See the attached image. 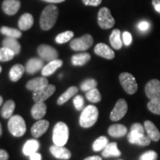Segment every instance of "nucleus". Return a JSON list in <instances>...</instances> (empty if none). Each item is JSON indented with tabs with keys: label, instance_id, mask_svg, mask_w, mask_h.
I'll list each match as a JSON object with an SVG mask.
<instances>
[{
	"label": "nucleus",
	"instance_id": "4be33fe9",
	"mask_svg": "<svg viewBox=\"0 0 160 160\" xmlns=\"http://www.w3.org/2000/svg\"><path fill=\"white\" fill-rule=\"evenodd\" d=\"M128 133V129L122 124H114L109 127L108 134L113 137H122Z\"/></svg>",
	"mask_w": 160,
	"mask_h": 160
},
{
	"label": "nucleus",
	"instance_id": "ea45409f",
	"mask_svg": "<svg viewBox=\"0 0 160 160\" xmlns=\"http://www.w3.org/2000/svg\"><path fill=\"white\" fill-rule=\"evenodd\" d=\"M158 157L157 153L154 151H146L139 157V160H157Z\"/></svg>",
	"mask_w": 160,
	"mask_h": 160
},
{
	"label": "nucleus",
	"instance_id": "c85d7f7f",
	"mask_svg": "<svg viewBox=\"0 0 160 160\" xmlns=\"http://www.w3.org/2000/svg\"><path fill=\"white\" fill-rule=\"evenodd\" d=\"M91 58L88 53H77L71 57V63L74 66H83L88 62Z\"/></svg>",
	"mask_w": 160,
	"mask_h": 160
},
{
	"label": "nucleus",
	"instance_id": "c03bdc74",
	"mask_svg": "<svg viewBox=\"0 0 160 160\" xmlns=\"http://www.w3.org/2000/svg\"><path fill=\"white\" fill-rule=\"evenodd\" d=\"M9 159V155L5 150L0 149V160H8Z\"/></svg>",
	"mask_w": 160,
	"mask_h": 160
},
{
	"label": "nucleus",
	"instance_id": "393cba45",
	"mask_svg": "<svg viewBox=\"0 0 160 160\" xmlns=\"http://www.w3.org/2000/svg\"><path fill=\"white\" fill-rule=\"evenodd\" d=\"M2 45L3 47L7 48L11 50V51H13L15 55L19 54L20 51H21V45H20L19 42L17 41V39H14V38H5L2 41Z\"/></svg>",
	"mask_w": 160,
	"mask_h": 160
},
{
	"label": "nucleus",
	"instance_id": "603ef678",
	"mask_svg": "<svg viewBox=\"0 0 160 160\" xmlns=\"http://www.w3.org/2000/svg\"><path fill=\"white\" fill-rule=\"evenodd\" d=\"M2 71V67H1V66H0V73H1Z\"/></svg>",
	"mask_w": 160,
	"mask_h": 160
},
{
	"label": "nucleus",
	"instance_id": "b1692460",
	"mask_svg": "<svg viewBox=\"0 0 160 160\" xmlns=\"http://www.w3.org/2000/svg\"><path fill=\"white\" fill-rule=\"evenodd\" d=\"M33 22H34L33 17L31 13H24L19 18L18 25H19V29L21 31H28L33 26Z\"/></svg>",
	"mask_w": 160,
	"mask_h": 160
},
{
	"label": "nucleus",
	"instance_id": "c756f323",
	"mask_svg": "<svg viewBox=\"0 0 160 160\" xmlns=\"http://www.w3.org/2000/svg\"><path fill=\"white\" fill-rule=\"evenodd\" d=\"M78 91H79V89L76 86H71V87H70L69 88L67 89V91L65 93H63L59 97V99H57V104L59 105H62L63 104L67 102L71 97H74L78 93Z\"/></svg>",
	"mask_w": 160,
	"mask_h": 160
},
{
	"label": "nucleus",
	"instance_id": "dca6fc26",
	"mask_svg": "<svg viewBox=\"0 0 160 160\" xmlns=\"http://www.w3.org/2000/svg\"><path fill=\"white\" fill-rule=\"evenodd\" d=\"M95 53L106 59H113L115 57V53L106 44L99 43L94 48Z\"/></svg>",
	"mask_w": 160,
	"mask_h": 160
},
{
	"label": "nucleus",
	"instance_id": "4c0bfd02",
	"mask_svg": "<svg viewBox=\"0 0 160 160\" xmlns=\"http://www.w3.org/2000/svg\"><path fill=\"white\" fill-rule=\"evenodd\" d=\"M97 86V82L94 79H88L82 82L80 85V88L82 91H88L90 90L96 88Z\"/></svg>",
	"mask_w": 160,
	"mask_h": 160
},
{
	"label": "nucleus",
	"instance_id": "a18cd8bd",
	"mask_svg": "<svg viewBox=\"0 0 160 160\" xmlns=\"http://www.w3.org/2000/svg\"><path fill=\"white\" fill-rule=\"evenodd\" d=\"M152 4H153V6L156 11L160 13V0H153Z\"/></svg>",
	"mask_w": 160,
	"mask_h": 160
},
{
	"label": "nucleus",
	"instance_id": "412c9836",
	"mask_svg": "<svg viewBox=\"0 0 160 160\" xmlns=\"http://www.w3.org/2000/svg\"><path fill=\"white\" fill-rule=\"evenodd\" d=\"M47 111V105L45 102H36L31 108V116L33 119H40L45 117Z\"/></svg>",
	"mask_w": 160,
	"mask_h": 160
},
{
	"label": "nucleus",
	"instance_id": "9b49d317",
	"mask_svg": "<svg viewBox=\"0 0 160 160\" xmlns=\"http://www.w3.org/2000/svg\"><path fill=\"white\" fill-rule=\"evenodd\" d=\"M56 91V87L53 85L48 84L47 86L37 90L33 92V99L35 102H44L49 97L54 93Z\"/></svg>",
	"mask_w": 160,
	"mask_h": 160
},
{
	"label": "nucleus",
	"instance_id": "473e14b6",
	"mask_svg": "<svg viewBox=\"0 0 160 160\" xmlns=\"http://www.w3.org/2000/svg\"><path fill=\"white\" fill-rule=\"evenodd\" d=\"M73 36H74V33H73V31H65L63 32V33H59V34H58L57 36V37H56L55 41L57 43L61 45V44L66 43L68 42L71 41L72 38L73 37Z\"/></svg>",
	"mask_w": 160,
	"mask_h": 160
},
{
	"label": "nucleus",
	"instance_id": "6e6552de",
	"mask_svg": "<svg viewBox=\"0 0 160 160\" xmlns=\"http://www.w3.org/2000/svg\"><path fill=\"white\" fill-rule=\"evenodd\" d=\"M93 39L91 34H85L82 37L73 39L70 42L71 49L75 51H85L91 47Z\"/></svg>",
	"mask_w": 160,
	"mask_h": 160
},
{
	"label": "nucleus",
	"instance_id": "09e8293b",
	"mask_svg": "<svg viewBox=\"0 0 160 160\" xmlns=\"http://www.w3.org/2000/svg\"><path fill=\"white\" fill-rule=\"evenodd\" d=\"M42 1L47 2L49 3H60L62 2H65V0H42Z\"/></svg>",
	"mask_w": 160,
	"mask_h": 160
},
{
	"label": "nucleus",
	"instance_id": "9d476101",
	"mask_svg": "<svg viewBox=\"0 0 160 160\" xmlns=\"http://www.w3.org/2000/svg\"><path fill=\"white\" fill-rule=\"evenodd\" d=\"M128 108V107L125 99H120L118 100L110 115L111 119L113 122H117L122 119L127 113Z\"/></svg>",
	"mask_w": 160,
	"mask_h": 160
},
{
	"label": "nucleus",
	"instance_id": "cd10ccee",
	"mask_svg": "<svg viewBox=\"0 0 160 160\" xmlns=\"http://www.w3.org/2000/svg\"><path fill=\"white\" fill-rule=\"evenodd\" d=\"M122 40L121 38V31L119 29H114L110 36V43L113 48L119 50L122 47Z\"/></svg>",
	"mask_w": 160,
	"mask_h": 160
},
{
	"label": "nucleus",
	"instance_id": "2eb2a0df",
	"mask_svg": "<svg viewBox=\"0 0 160 160\" xmlns=\"http://www.w3.org/2000/svg\"><path fill=\"white\" fill-rule=\"evenodd\" d=\"M44 60L39 58H31L27 62L25 66V71L29 74L36 73L44 68Z\"/></svg>",
	"mask_w": 160,
	"mask_h": 160
},
{
	"label": "nucleus",
	"instance_id": "bb28decb",
	"mask_svg": "<svg viewBox=\"0 0 160 160\" xmlns=\"http://www.w3.org/2000/svg\"><path fill=\"white\" fill-rule=\"evenodd\" d=\"M102 155L105 158H108L111 157H119V156H121V151L118 149L117 142H111L108 144L107 146L103 149Z\"/></svg>",
	"mask_w": 160,
	"mask_h": 160
},
{
	"label": "nucleus",
	"instance_id": "5701e85b",
	"mask_svg": "<svg viewBox=\"0 0 160 160\" xmlns=\"http://www.w3.org/2000/svg\"><path fill=\"white\" fill-rule=\"evenodd\" d=\"M40 144L37 139H29L25 143L22 148V152L25 156H31L37 153L39 148Z\"/></svg>",
	"mask_w": 160,
	"mask_h": 160
},
{
	"label": "nucleus",
	"instance_id": "a211bd4d",
	"mask_svg": "<svg viewBox=\"0 0 160 160\" xmlns=\"http://www.w3.org/2000/svg\"><path fill=\"white\" fill-rule=\"evenodd\" d=\"M48 85V80L45 77H37L31 79L26 84V88L29 91H36Z\"/></svg>",
	"mask_w": 160,
	"mask_h": 160
},
{
	"label": "nucleus",
	"instance_id": "c9c22d12",
	"mask_svg": "<svg viewBox=\"0 0 160 160\" xmlns=\"http://www.w3.org/2000/svg\"><path fill=\"white\" fill-rule=\"evenodd\" d=\"M15 57L14 53L7 48L2 47L0 48V62L11 61Z\"/></svg>",
	"mask_w": 160,
	"mask_h": 160
},
{
	"label": "nucleus",
	"instance_id": "a19ab883",
	"mask_svg": "<svg viewBox=\"0 0 160 160\" xmlns=\"http://www.w3.org/2000/svg\"><path fill=\"white\" fill-rule=\"evenodd\" d=\"M122 40L123 42L126 46H128L132 42V36L129 32L125 31L122 33Z\"/></svg>",
	"mask_w": 160,
	"mask_h": 160
},
{
	"label": "nucleus",
	"instance_id": "2f4dec72",
	"mask_svg": "<svg viewBox=\"0 0 160 160\" xmlns=\"http://www.w3.org/2000/svg\"><path fill=\"white\" fill-rule=\"evenodd\" d=\"M0 32L2 34L6 36L7 37L10 38H14V39H18L22 37V32L19 30L13 28L6 27V26H3L0 28Z\"/></svg>",
	"mask_w": 160,
	"mask_h": 160
},
{
	"label": "nucleus",
	"instance_id": "a878e982",
	"mask_svg": "<svg viewBox=\"0 0 160 160\" xmlns=\"http://www.w3.org/2000/svg\"><path fill=\"white\" fill-rule=\"evenodd\" d=\"M25 71V68L20 64H17V65H13L9 72L10 79L13 82L19 81L23 76Z\"/></svg>",
	"mask_w": 160,
	"mask_h": 160
},
{
	"label": "nucleus",
	"instance_id": "58836bf2",
	"mask_svg": "<svg viewBox=\"0 0 160 160\" xmlns=\"http://www.w3.org/2000/svg\"><path fill=\"white\" fill-rule=\"evenodd\" d=\"M73 105H74L75 108L77 111H80L84 109L83 108H84V104H85V102H84L83 97H82L81 95L75 96L73 99Z\"/></svg>",
	"mask_w": 160,
	"mask_h": 160
},
{
	"label": "nucleus",
	"instance_id": "79ce46f5",
	"mask_svg": "<svg viewBox=\"0 0 160 160\" xmlns=\"http://www.w3.org/2000/svg\"><path fill=\"white\" fill-rule=\"evenodd\" d=\"M102 0H82V2L86 6H94V7H97V6L99 5L102 3Z\"/></svg>",
	"mask_w": 160,
	"mask_h": 160
},
{
	"label": "nucleus",
	"instance_id": "f8f14e48",
	"mask_svg": "<svg viewBox=\"0 0 160 160\" xmlns=\"http://www.w3.org/2000/svg\"><path fill=\"white\" fill-rule=\"evenodd\" d=\"M145 94L150 99L160 98V81L151 79L146 84L145 88Z\"/></svg>",
	"mask_w": 160,
	"mask_h": 160
},
{
	"label": "nucleus",
	"instance_id": "aec40b11",
	"mask_svg": "<svg viewBox=\"0 0 160 160\" xmlns=\"http://www.w3.org/2000/svg\"><path fill=\"white\" fill-rule=\"evenodd\" d=\"M144 128L148 135V137L151 138V139L153 142H158L160 139V132L154 124L151 121H145L144 123Z\"/></svg>",
	"mask_w": 160,
	"mask_h": 160
},
{
	"label": "nucleus",
	"instance_id": "4468645a",
	"mask_svg": "<svg viewBox=\"0 0 160 160\" xmlns=\"http://www.w3.org/2000/svg\"><path fill=\"white\" fill-rule=\"evenodd\" d=\"M50 152L53 157L59 159L68 160L71 157V152L65 146L53 145L50 147Z\"/></svg>",
	"mask_w": 160,
	"mask_h": 160
},
{
	"label": "nucleus",
	"instance_id": "e433bc0d",
	"mask_svg": "<svg viewBox=\"0 0 160 160\" xmlns=\"http://www.w3.org/2000/svg\"><path fill=\"white\" fill-rule=\"evenodd\" d=\"M148 108L153 113L160 115V98L151 99L148 103Z\"/></svg>",
	"mask_w": 160,
	"mask_h": 160
},
{
	"label": "nucleus",
	"instance_id": "6ab92c4d",
	"mask_svg": "<svg viewBox=\"0 0 160 160\" xmlns=\"http://www.w3.org/2000/svg\"><path fill=\"white\" fill-rule=\"evenodd\" d=\"M62 65L63 62L61 59H57L50 62L47 65L44 66L42 70V75L45 77H49V76L53 74V73H55V71L58 68H59L60 67H62Z\"/></svg>",
	"mask_w": 160,
	"mask_h": 160
},
{
	"label": "nucleus",
	"instance_id": "f257e3e1",
	"mask_svg": "<svg viewBox=\"0 0 160 160\" xmlns=\"http://www.w3.org/2000/svg\"><path fill=\"white\" fill-rule=\"evenodd\" d=\"M145 128L140 123H134L131 128V131L128 134V140L131 144L140 146H148L151 139L148 135H145Z\"/></svg>",
	"mask_w": 160,
	"mask_h": 160
},
{
	"label": "nucleus",
	"instance_id": "49530a36",
	"mask_svg": "<svg viewBox=\"0 0 160 160\" xmlns=\"http://www.w3.org/2000/svg\"><path fill=\"white\" fill-rule=\"evenodd\" d=\"M30 157V160H42V155L39 153H34L31 154Z\"/></svg>",
	"mask_w": 160,
	"mask_h": 160
},
{
	"label": "nucleus",
	"instance_id": "de8ad7c7",
	"mask_svg": "<svg viewBox=\"0 0 160 160\" xmlns=\"http://www.w3.org/2000/svg\"><path fill=\"white\" fill-rule=\"evenodd\" d=\"M84 160H102V159L100 157H99V156H92V157L86 158V159Z\"/></svg>",
	"mask_w": 160,
	"mask_h": 160
},
{
	"label": "nucleus",
	"instance_id": "20e7f679",
	"mask_svg": "<svg viewBox=\"0 0 160 160\" xmlns=\"http://www.w3.org/2000/svg\"><path fill=\"white\" fill-rule=\"evenodd\" d=\"M69 137V128L63 122L56 124L53 131V142L58 146H65Z\"/></svg>",
	"mask_w": 160,
	"mask_h": 160
},
{
	"label": "nucleus",
	"instance_id": "f03ea898",
	"mask_svg": "<svg viewBox=\"0 0 160 160\" xmlns=\"http://www.w3.org/2000/svg\"><path fill=\"white\" fill-rule=\"evenodd\" d=\"M59 9L56 5H51L45 7L40 17V27L43 31H49L57 22Z\"/></svg>",
	"mask_w": 160,
	"mask_h": 160
},
{
	"label": "nucleus",
	"instance_id": "37998d69",
	"mask_svg": "<svg viewBox=\"0 0 160 160\" xmlns=\"http://www.w3.org/2000/svg\"><path fill=\"white\" fill-rule=\"evenodd\" d=\"M138 28L140 31H145L149 28V23L147 22H141L139 25H138Z\"/></svg>",
	"mask_w": 160,
	"mask_h": 160
},
{
	"label": "nucleus",
	"instance_id": "39448f33",
	"mask_svg": "<svg viewBox=\"0 0 160 160\" xmlns=\"http://www.w3.org/2000/svg\"><path fill=\"white\" fill-rule=\"evenodd\" d=\"M8 128L10 133L13 137H22L26 132V124L25 120L21 116L14 115L9 119Z\"/></svg>",
	"mask_w": 160,
	"mask_h": 160
},
{
	"label": "nucleus",
	"instance_id": "423d86ee",
	"mask_svg": "<svg viewBox=\"0 0 160 160\" xmlns=\"http://www.w3.org/2000/svg\"><path fill=\"white\" fill-rule=\"evenodd\" d=\"M119 81L123 89L130 95L134 94L138 90V85L135 77L131 73H122L119 75Z\"/></svg>",
	"mask_w": 160,
	"mask_h": 160
},
{
	"label": "nucleus",
	"instance_id": "1a4fd4ad",
	"mask_svg": "<svg viewBox=\"0 0 160 160\" xmlns=\"http://www.w3.org/2000/svg\"><path fill=\"white\" fill-rule=\"evenodd\" d=\"M37 53L42 59L48 62L57 59L59 57V53L57 50L48 45H39L37 48Z\"/></svg>",
	"mask_w": 160,
	"mask_h": 160
},
{
	"label": "nucleus",
	"instance_id": "0eeeda50",
	"mask_svg": "<svg viewBox=\"0 0 160 160\" xmlns=\"http://www.w3.org/2000/svg\"><path fill=\"white\" fill-rule=\"evenodd\" d=\"M97 21L102 29L108 30L113 28L115 25V19L112 17L111 11L106 7L102 8L98 13Z\"/></svg>",
	"mask_w": 160,
	"mask_h": 160
},
{
	"label": "nucleus",
	"instance_id": "f704fd0d",
	"mask_svg": "<svg viewBox=\"0 0 160 160\" xmlns=\"http://www.w3.org/2000/svg\"><path fill=\"white\" fill-rule=\"evenodd\" d=\"M108 144V138L104 137V136H102V137H99L93 142L92 148H93V150L94 151H99L105 148Z\"/></svg>",
	"mask_w": 160,
	"mask_h": 160
},
{
	"label": "nucleus",
	"instance_id": "7ed1b4c3",
	"mask_svg": "<svg viewBox=\"0 0 160 160\" xmlns=\"http://www.w3.org/2000/svg\"><path fill=\"white\" fill-rule=\"evenodd\" d=\"M99 117V111L94 105H88L82 111L79 117V125L84 128H88L95 125Z\"/></svg>",
	"mask_w": 160,
	"mask_h": 160
},
{
	"label": "nucleus",
	"instance_id": "f3484780",
	"mask_svg": "<svg viewBox=\"0 0 160 160\" xmlns=\"http://www.w3.org/2000/svg\"><path fill=\"white\" fill-rule=\"evenodd\" d=\"M21 7L19 0H5L2 3V10L7 15L16 14Z\"/></svg>",
	"mask_w": 160,
	"mask_h": 160
},
{
	"label": "nucleus",
	"instance_id": "8fccbe9b",
	"mask_svg": "<svg viewBox=\"0 0 160 160\" xmlns=\"http://www.w3.org/2000/svg\"><path fill=\"white\" fill-rule=\"evenodd\" d=\"M2 103H3V98L0 96V106L2 105Z\"/></svg>",
	"mask_w": 160,
	"mask_h": 160
},
{
	"label": "nucleus",
	"instance_id": "72a5a7b5",
	"mask_svg": "<svg viewBox=\"0 0 160 160\" xmlns=\"http://www.w3.org/2000/svg\"><path fill=\"white\" fill-rule=\"evenodd\" d=\"M85 97L88 101L93 103L99 102L102 99L100 92L97 88H93L86 92Z\"/></svg>",
	"mask_w": 160,
	"mask_h": 160
},
{
	"label": "nucleus",
	"instance_id": "7c9ffc66",
	"mask_svg": "<svg viewBox=\"0 0 160 160\" xmlns=\"http://www.w3.org/2000/svg\"><path fill=\"white\" fill-rule=\"evenodd\" d=\"M16 104L14 101L10 99L8 100L4 104L2 108L1 109V116L4 119H10L13 115V111L15 110Z\"/></svg>",
	"mask_w": 160,
	"mask_h": 160
},
{
	"label": "nucleus",
	"instance_id": "3c124183",
	"mask_svg": "<svg viewBox=\"0 0 160 160\" xmlns=\"http://www.w3.org/2000/svg\"><path fill=\"white\" fill-rule=\"evenodd\" d=\"M2 134V125L0 123V137H1Z\"/></svg>",
	"mask_w": 160,
	"mask_h": 160
},
{
	"label": "nucleus",
	"instance_id": "ddd939ff",
	"mask_svg": "<svg viewBox=\"0 0 160 160\" xmlns=\"http://www.w3.org/2000/svg\"><path fill=\"white\" fill-rule=\"evenodd\" d=\"M50 126L48 121L45 119H39L31 128V134L35 138L42 137L46 133Z\"/></svg>",
	"mask_w": 160,
	"mask_h": 160
}]
</instances>
